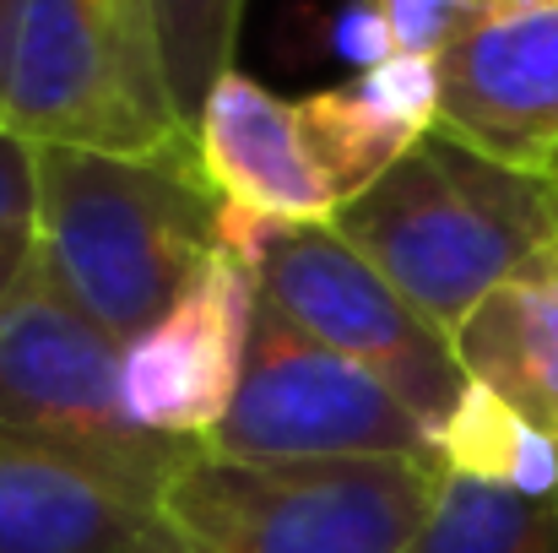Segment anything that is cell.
<instances>
[{"mask_svg":"<svg viewBox=\"0 0 558 553\" xmlns=\"http://www.w3.org/2000/svg\"><path fill=\"white\" fill-rule=\"evenodd\" d=\"M0 553H158V483L0 440Z\"/></svg>","mask_w":558,"mask_h":553,"instance_id":"obj_10","label":"cell"},{"mask_svg":"<svg viewBox=\"0 0 558 553\" xmlns=\"http://www.w3.org/2000/svg\"><path fill=\"white\" fill-rule=\"evenodd\" d=\"M217 190L201 153L114 158L38 147L33 244L60 288L125 348L217 255Z\"/></svg>","mask_w":558,"mask_h":553,"instance_id":"obj_2","label":"cell"},{"mask_svg":"<svg viewBox=\"0 0 558 553\" xmlns=\"http://www.w3.org/2000/svg\"><path fill=\"white\" fill-rule=\"evenodd\" d=\"M439 478L434 450L260 467L190 445L158 483V553H401Z\"/></svg>","mask_w":558,"mask_h":553,"instance_id":"obj_3","label":"cell"},{"mask_svg":"<svg viewBox=\"0 0 558 553\" xmlns=\"http://www.w3.org/2000/svg\"><path fill=\"white\" fill-rule=\"evenodd\" d=\"M331 228L439 332L558 250V175L510 169L428 131L390 175L337 206Z\"/></svg>","mask_w":558,"mask_h":553,"instance_id":"obj_1","label":"cell"},{"mask_svg":"<svg viewBox=\"0 0 558 553\" xmlns=\"http://www.w3.org/2000/svg\"><path fill=\"white\" fill-rule=\"evenodd\" d=\"M401 553H558V494L439 478V494Z\"/></svg>","mask_w":558,"mask_h":553,"instance_id":"obj_15","label":"cell"},{"mask_svg":"<svg viewBox=\"0 0 558 553\" xmlns=\"http://www.w3.org/2000/svg\"><path fill=\"white\" fill-rule=\"evenodd\" d=\"M331 55L348 60L353 71H374L385 60H396V33L385 27V16L374 11V0H348L331 16Z\"/></svg>","mask_w":558,"mask_h":553,"instance_id":"obj_20","label":"cell"},{"mask_svg":"<svg viewBox=\"0 0 558 553\" xmlns=\"http://www.w3.org/2000/svg\"><path fill=\"white\" fill-rule=\"evenodd\" d=\"M16 16H22V0H0V131H5V115H11V65H16Z\"/></svg>","mask_w":558,"mask_h":553,"instance_id":"obj_21","label":"cell"},{"mask_svg":"<svg viewBox=\"0 0 558 553\" xmlns=\"http://www.w3.org/2000/svg\"><path fill=\"white\" fill-rule=\"evenodd\" d=\"M255 288L288 326L369 369L428 429V440L461 401L466 374L450 337H439L331 223H277L260 250Z\"/></svg>","mask_w":558,"mask_h":553,"instance_id":"obj_6","label":"cell"},{"mask_svg":"<svg viewBox=\"0 0 558 553\" xmlns=\"http://www.w3.org/2000/svg\"><path fill=\"white\" fill-rule=\"evenodd\" d=\"M466 380L505 396L558 445V250L494 288L450 337Z\"/></svg>","mask_w":558,"mask_h":553,"instance_id":"obj_12","label":"cell"},{"mask_svg":"<svg viewBox=\"0 0 558 553\" xmlns=\"http://www.w3.org/2000/svg\"><path fill=\"white\" fill-rule=\"evenodd\" d=\"M38 228V147L0 131V233Z\"/></svg>","mask_w":558,"mask_h":553,"instance_id":"obj_19","label":"cell"},{"mask_svg":"<svg viewBox=\"0 0 558 553\" xmlns=\"http://www.w3.org/2000/svg\"><path fill=\"white\" fill-rule=\"evenodd\" d=\"M120 364L125 348L60 288L33 244L22 282L0 304V440L163 483L190 445L131 423Z\"/></svg>","mask_w":558,"mask_h":553,"instance_id":"obj_5","label":"cell"},{"mask_svg":"<svg viewBox=\"0 0 558 553\" xmlns=\"http://www.w3.org/2000/svg\"><path fill=\"white\" fill-rule=\"evenodd\" d=\"M374 11L396 33L401 55H428V60H439L483 16L477 0H374Z\"/></svg>","mask_w":558,"mask_h":553,"instance_id":"obj_18","label":"cell"},{"mask_svg":"<svg viewBox=\"0 0 558 553\" xmlns=\"http://www.w3.org/2000/svg\"><path fill=\"white\" fill-rule=\"evenodd\" d=\"M428 450H434L439 472H450V478H477V483L521 489L537 500L558 494V445L477 380H466L461 401L434 429Z\"/></svg>","mask_w":558,"mask_h":553,"instance_id":"obj_13","label":"cell"},{"mask_svg":"<svg viewBox=\"0 0 558 553\" xmlns=\"http://www.w3.org/2000/svg\"><path fill=\"white\" fill-rule=\"evenodd\" d=\"M293 115H299V136L310 147V164L320 169V180H326L337 206H348L353 195L379 184L423 142V136H412L407 125H396L374 104L369 93L359 87V76L293 98Z\"/></svg>","mask_w":558,"mask_h":553,"instance_id":"obj_14","label":"cell"},{"mask_svg":"<svg viewBox=\"0 0 558 553\" xmlns=\"http://www.w3.org/2000/svg\"><path fill=\"white\" fill-rule=\"evenodd\" d=\"M201 450L260 467L374 461L428 450V429L369 369L348 364L260 304L233 407Z\"/></svg>","mask_w":558,"mask_h":553,"instance_id":"obj_7","label":"cell"},{"mask_svg":"<svg viewBox=\"0 0 558 553\" xmlns=\"http://www.w3.org/2000/svg\"><path fill=\"white\" fill-rule=\"evenodd\" d=\"M554 175H558V164H554Z\"/></svg>","mask_w":558,"mask_h":553,"instance_id":"obj_24","label":"cell"},{"mask_svg":"<svg viewBox=\"0 0 558 553\" xmlns=\"http://www.w3.org/2000/svg\"><path fill=\"white\" fill-rule=\"evenodd\" d=\"M439 131L510 169L558 164V0L483 11L439 55Z\"/></svg>","mask_w":558,"mask_h":553,"instance_id":"obj_9","label":"cell"},{"mask_svg":"<svg viewBox=\"0 0 558 553\" xmlns=\"http://www.w3.org/2000/svg\"><path fill=\"white\" fill-rule=\"evenodd\" d=\"M359 87L369 93L396 125H407L412 136L439 131V60H428V55H396V60H385L374 71H359Z\"/></svg>","mask_w":558,"mask_h":553,"instance_id":"obj_17","label":"cell"},{"mask_svg":"<svg viewBox=\"0 0 558 553\" xmlns=\"http://www.w3.org/2000/svg\"><path fill=\"white\" fill-rule=\"evenodd\" d=\"M33 147L163 158L195 147L180 115L153 0H22L11 115Z\"/></svg>","mask_w":558,"mask_h":553,"instance_id":"obj_4","label":"cell"},{"mask_svg":"<svg viewBox=\"0 0 558 553\" xmlns=\"http://www.w3.org/2000/svg\"><path fill=\"white\" fill-rule=\"evenodd\" d=\"M195 153L217 201L277 217V223H331L337 201L310 164L299 115L288 98L244 76L239 65L206 93L195 115Z\"/></svg>","mask_w":558,"mask_h":553,"instance_id":"obj_11","label":"cell"},{"mask_svg":"<svg viewBox=\"0 0 558 553\" xmlns=\"http://www.w3.org/2000/svg\"><path fill=\"white\" fill-rule=\"evenodd\" d=\"M483 11H526V5H548V0H477Z\"/></svg>","mask_w":558,"mask_h":553,"instance_id":"obj_23","label":"cell"},{"mask_svg":"<svg viewBox=\"0 0 558 553\" xmlns=\"http://www.w3.org/2000/svg\"><path fill=\"white\" fill-rule=\"evenodd\" d=\"M27 261H33V233H0V304H5L11 288L22 282Z\"/></svg>","mask_w":558,"mask_h":553,"instance_id":"obj_22","label":"cell"},{"mask_svg":"<svg viewBox=\"0 0 558 553\" xmlns=\"http://www.w3.org/2000/svg\"><path fill=\"white\" fill-rule=\"evenodd\" d=\"M260 288L228 255H211L185 293L125 342V412L136 429L180 445H206L244 380Z\"/></svg>","mask_w":558,"mask_h":553,"instance_id":"obj_8","label":"cell"},{"mask_svg":"<svg viewBox=\"0 0 558 553\" xmlns=\"http://www.w3.org/2000/svg\"><path fill=\"white\" fill-rule=\"evenodd\" d=\"M244 5L250 0H153L169 87H174V104H180V115L190 125H195L206 93L233 71Z\"/></svg>","mask_w":558,"mask_h":553,"instance_id":"obj_16","label":"cell"}]
</instances>
